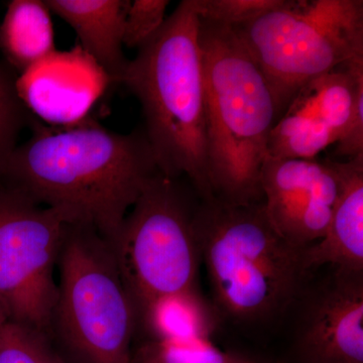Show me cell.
<instances>
[{
    "instance_id": "6da1fadb",
    "label": "cell",
    "mask_w": 363,
    "mask_h": 363,
    "mask_svg": "<svg viewBox=\"0 0 363 363\" xmlns=\"http://www.w3.org/2000/svg\"><path fill=\"white\" fill-rule=\"evenodd\" d=\"M32 135L7 160L0 186L42 206L68 212L107 241L143 189L161 173L145 130L121 133L91 118L44 125L33 116Z\"/></svg>"
},
{
    "instance_id": "7a4b0ae2",
    "label": "cell",
    "mask_w": 363,
    "mask_h": 363,
    "mask_svg": "<svg viewBox=\"0 0 363 363\" xmlns=\"http://www.w3.org/2000/svg\"><path fill=\"white\" fill-rule=\"evenodd\" d=\"M200 20L183 0L130 60L121 84L133 93L162 175L186 177L202 200L213 198L208 173L206 102Z\"/></svg>"
},
{
    "instance_id": "3957f363",
    "label": "cell",
    "mask_w": 363,
    "mask_h": 363,
    "mask_svg": "<svg viewBox=\"0 0 363 363\" xmlns=\"http://www.w3.org/2000/svg\"><path fill=\"white\" fill-rule=\"evenodd\" d=\"M199 40L212 193L229 204L264 202L260 173L281 116L276 92L233 28L200 20Z\"/></svg>"
},
{
    "instance_id": "277c9868",
    "label": "cell",
    "mask_w": 363,
    "mask_h": 363,
    "mask_svg": "<svg viewBox=\"0 0 363 363\" xmlns=\"http://www.w3.org/2000/svg\"><path fill=\"white\" fill-rule=\"evenodd\" d=\"M192 224L219 312L238 321L262 322L285 312L302 295L307 247L279 235L264 202L202 200Z\"/></svg>"
},
{
    "instance_id": "5b68a950",
    "label": "cell",
    "mask_w": 363,
    "mask_h": 363,
    "mask_svg": "<svg viewBox=\"0 0 363 363\" xmlns=\"http://www.w3.org/2000/svg\"><path fill=\"white\" fill-rule=\"evenodd\" d=\"M60 283L48 337L70 363H130L135 306L108 241L71 224L58 260Z\"/></svg>"
},
{
    "instance_id": "8992f818",
    "label": "cell",
    "mask_w": 363,
    "mask_h": 363,
    "mask_svg": "<svg viewBox=\"0 0 363 363\" xmlns=\"http://www.w3.org/2000/svg\"><path fill=\"white\" fill-rule=\"evenodd\" d=\"M233 28L274 88L281 114L313 79L363 57L362 0H283Z\"/></svg>"
},
{
    "instance_id": "52a82bcc",
    "label": "cell",
    "mask_w": 363,
    "mask_h": 363,
    "mask_svg": "<svg viewBox=\"0 0 363 363\" xmlns=\"http://www.w3.org/2000/svg\"><path fill=\"white\" fill-rule=\"evenodd\" d=\"M193 213L179 179L159 173L108 241L136 322L157 301L196 289L200 255Z\"/></svg>"
},
{
    "instance_id": "ba28073f",
    "label": "cell",
    "mask_w": 363,
    "mask_h": 363,
    "mask_svg": "<svg viewBox=\"0 0 363 363\" xmlns=\"http://www.w3.org/2000/svg\"><path fill=\"white\" fill-rule=\"evenodd\" d=\"M71 224L68 212L0 186V303L9 321L48 336L58 293L55 269Z\"/></svg>"
},
{
    "instance_id": "9c48e42d",
    "label": "cell",
    "mask_w": 363,
    "mask_h": 363,
    "mask_svg": "<svg viewBox=\"0 0 363 363\" xmlns=\"http://www.w3.org/2000/svg\"><path fill=\"white\" fill-rule=\"evenodd\" d=\"M362 88L363 57L303 86L272 128L267 156L316 160L342 138Z\"/></svg>"
},
{
    "instance_id": "30bf717a",
    "label": "cell",
    "mask_w": 363,
    "mask_h": 363,
    "mask_svg": "<svg viewBox=\"0 0 363 363\" xmlns=\"http://www.w3.org/2000/svg\"><path fill=\"white\" fill-rule=\"evenodd\" d=\"M260 185L267 217L279 235L300 247L324 238L339 193L333 160L267 156Z\"/></svg>"
},
{
    "instance_id": "8fae6325",
    "label": "cell",
    "mask_w": 363,
    "mask_h": 363,
    "mask_svg": "<svg viewBox=\"0 0 363 363\" xmlns=\"http://www.w3.org/2000/svg\"><path fill=\"white\" fill-rule=\"evenodd\" d=\"M334 272L306 307L300 363H363V272Z\"/></svg>"
},
{
    "instance_id": "7c38bea8",
    "label": "cell",
    "mask_w": 363,
    "mask_h": 363,
    "mask_svg": "<svg viewBox=\"0 0 363 363\" xmlns=\"http://www.w3.org/2000/svg\"><path fill=\"white\" fill-rule=\"evenodd\" d=\"M111 80L80 47L56 51L18 79V92L33 116L67 126L87 118Z\"/></svg>"
},
{
    "instance_id": "4fadbf2b",
    "label": "cell",
    "mask_w": 363,
    "mask_h": 363,
    "mask_svg": "<svg viewBox=\"0 0 363 363\" xmlns=\"http://www.w3.org/2000/svg\"><path fill=\"white\" fill-rule=\"evenodd\" d=\"M337 201L328 230L305 250L308 271L330 264L341 272H363V156L336 161Z\"/></svg>"
},
{
    "instance_id": "5bb4252c",
    "label": "cell",
    "mask_w": 363,
    "mask_h": 363,
    "mask_svg": "<svg viewBox=\"0 0 363 363\" xmlns=\"http://www.w3.org/2000/svg\"><path fill=\"white\" fill-rule=\"evenodd\" d=\"M52 13L73 28L80 49L121 83L130 60L123 52V28L130 0H45Z\"/></svg>"
},
{
    "instance_id": "9a60e30c",
    "label": "cell",
    "mask_w": 363,
    "mask_h": 363,
    "mask_svg": "<svg viewBox=\"0 0 363 363\" xmlns=\"http://www.w3.org/2000/svg\"><path fill=\"white\" fill-rule=\"evenodd\" d=\"M51 11L42 0H13L0 26V47L18 76L54 54Z\"/></svg>"
},
{
    "instance_id": "2e32d148",
    "label": "cell",
    "mask_w": 363,
    "mask_h": 363,
    "mask_svg": "<svg viewBox=\"0 0 363 363\" xmlns=\"http://www.w3.org/2000/svg\"><path fill=\"white\" fill-rule=\"evenodd\" d=\"M220 312L198 293L197 289L162 298L138 320V329L147 340L187 341L210 339L218 327Z\"/></svg>"
},
{
    "instance_id": "e0dca14e",
    "label": "cell",
    "mask_w": 363,
    "mask_h": 363,
    "mask_svg": "<svg viewBox=\"0 0 363 363\" xmlns=\"http://www.w3.org/2000/svg\"><path fill=\"white\" fill-rule=\"evenodd\" d=\"M250 360L218 350L210 339L187 341L147 340L135 352L130 363H248Z\"/></svg>"
},
{
    "instance_id": "ac0fdd59",
    "label": "cell",
    "mask_w": 363,
    "mask_h": 363,
    "mask_svg": "<svg viewBox=\"0 0 363 363\" xmlns=\"http://www.w3.org/2000/svg\"><path fill=\"white\" fill-rule=\"evenodd\" d=\"M18 79V74L6 62H0V173L33 117L21 99Z\"/></svg>"
},
{
    "instance_id": "d6986e66",
    "label": "cell",
    "mask_w": 363,
    "mask_h": 363,
    "mask_svg": "<svg viewBox=\"0 0 363 363\" xmlns=\"http://www.w3.org/2000/svg\"><path fill=\"white\" fill-rule=\"evenodd\" d=\"M0 363H67L43 332L7 321L0 330Z\"/></svg>"
},
{
    "instance_id": "ffe728a7",
    "label": "cell",
    "mask_w": 363,
    "mask_h": 363,
    "mask_svg": "<svg viewBox=\"0 0 363 363\" xmlns=\"http://www.w3.org/2000/svg\"><path fill=\"white\" fill-rule=\"evenodd\" d=\"M283 0H191L198 18L238 28L276 9Z\"/></svg>"
},
{
    "instance_id": "44dd1931",
    "label": "cell",
    "mask_w": 363,
    "mask_h": 363,
    "mask_svg": "<svg viewBox=\"0 0 363 363\" xmlns=\"http://www.w3.org/2000/svg\"><path fill=\"white\" fill-rule=\"evenodd\" d=\"M168 0L130 1L123 28V47L138 49L164 26Z\"/></svg>"
},
{
    "instance_id": "7402d4cb",
    "label": "cell",
    "mask_w": 363,
    "mask_h": 363,
    "mask_svg": "<svg viewBox=\"0 0 363 363\" xmlns=\"http://www.w3.org/2000/svg\"><path fill=\"white\" fill-rule=\"evenodd\" d=\"M7 321H9V316H7V313L4 306L0 303V330H1L2 327H4V325Z\"/></svg>"
},
{
    "instance_id": "603a6c76",
    "label": "cell",
    "mask_w": 363,
    "mask_h": 363,
    "mask_svg": "<svg viewBox=\"0 0 363 363\" xmlns=\"http://www.w3.org/2000/svg\"><path fill=\"white\" fill-rule=\"evenodd\" d=\"M248 363H255V362H248Z\"/></svg>"
}]
</instances>
